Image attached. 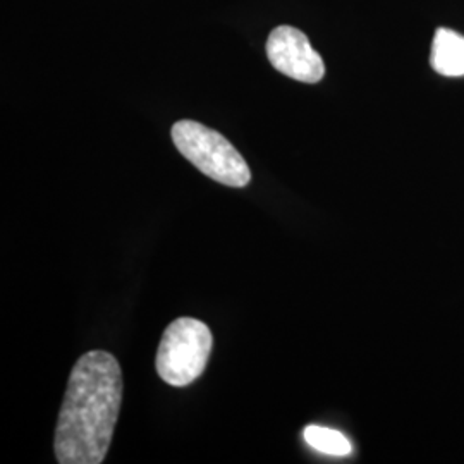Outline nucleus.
<instances>
[{"label":"nucleus","instance_id":"obj_6","mask_svg":"<svg viewBox=\"0 0 464 464\" xmlns=\"http://www.w3.org/2000/svg\"><path fill=\"white\" fill-rule=\"evenodd\" d=\"M303 435H304V440L318 452H324L329 456H348L353 452V446L348 437L343 435L341 431L318 427V425H308Z\"/></svg>","mask_w":464,"mask_h":464},{"label":"nucleus","instance_id":"obj_5","mask_svg":"<svg viewBox=\"0 0 464 464\" xmlns=\"http://www.w3.org/2000/svg\"><path fill=\"white\" fill-rule=\"evenodd\" d=\"M430 64L442 76H464V36L440 28L433 36Z\"/></svg>","mask_w":464,"mask_h":464},{"label":"nucleus","instance_id":"obj_4","mask_svg":"<svg viewBox=\"0 0 464 464\" xmlns=\"http://www.w3.org/2000/svg\"><path fill=\"white\" fill-rule=\"evenodd\" d=\"M266 57L279 72L301 82L318 83L325 76V64L308 36L293 26H277L266 40Z\"/></svg>","mask_w":464,"mask_h":464},{"label":"nucleus","instance_id":"obj_2","mask_svg":"<svg viewBox=\"0 0 464 464\" xmlns=\"http://www.w3.org/2000/svg\"><path fill=\"white\" fill-rule=\"evenodd\" d=\"M172 141L186 160L216 183L245 188L251 172L231 141L197 121H178L170 130Z\"/></svg>","mask_w":464,"mask_h":464},{"label":"nucleus","instance_id":"obj_3","mask_svg":"<svg viewBox=\"0 0 464 464\" xmlns=\"http://www.w3.org/2000/svg\"><path fill=\"white\" fill-rule=\"evenodd\" d=\"M214 337L207 324L183 316L167 327L157 351L155 368L172 387H186L205 372Z\"/></svg>","mask_w":464,"mask_h":464},{"label":"nucleus","instance_id":"obj_1","mask_svg":"<svg viewBox=\"0 0 464 464\" xmlns=\"http://www.w3.org/2000/svg\"><path fill=\"white\" fill-rule=\"evenodd\" d=\"M122 402V372L107 351H90L72 368L55 429L61 464L103 463Z\"/></svg>","mask_w":464,"mask_h":464}]
</instances>
